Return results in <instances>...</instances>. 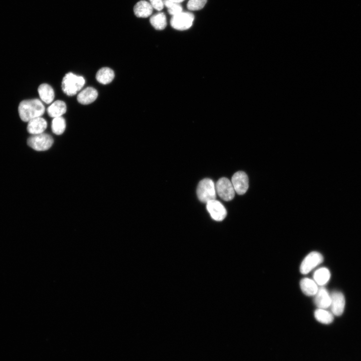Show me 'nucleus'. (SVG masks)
Listing matches in <instances>:
<instances>
[{"label":"nucleus","mask_w":361,"mask_h":361,"mask_svg":"<svg viewBox=\"0 0 361 361\" xmlns=\"http://www.w3.org/2000/svg\"><path fill=\"white\" fill-rule=\"evenodd\" d=\"M51 128L54 134L57 135H62L66 128L65 119L62 116L54 118L52 122Z\"/></svg>","instance_id":"obj_22"},{"label":"nucleus","mask_w":361,"mask_h":361,"mask_svg":"<svg viewBox=\"0 0 361 361\" xmlns=\"http://www.w3.org/2000/svg\"><path fill=\"white\" fill-rule=\"evenodd\" d=\"M231 183L234 190L240 195L245 194L249 187V180L248 175L243 171H239L234 174Z\"/></svg>","instance_id":"obj_8"},{"label":"nucleus","mask_w":361,"mask_h":361,"mask_svg":"<svg viewBox=\"0 0 361 361\" xmlns=\"http://www.w3.org/2000/svg\"><path fill=\"white\" fill-rule=\"evenodd\" d=\"M150 4L156 10L160 11L164 8V0H150Z\"/></svg>","instance_id":"obj_25"},{"label":"nucleus","mask_w":361,"mask_h":361,"mask_svg":"<svg viewBox=\"0 0 361 361\" xmlns=\"http://www.w3.org/2000/svg\"><path fill=\"white\" fill-rule=\"evenodd\" d=\"M216 190L219 196L226 201L232 200L235 196V191L231 181L226 178H222L218 181Z\"/></svg>","instance_id":"obj_6"},{"label":"nucleus","mask_w":361,"mask_h":361,"mask_svg":"<svg viewBox=\"0 0 361 361\" xmlns=\"http://www.w3.org/2000/svg\"><path fill=\"white\" fill-rule=\"evenodd\" d=\"M135 15L139 18H147L153 11V7L146 1H141L136 4L134 9Z\"/></svg>","instance_id":"obj_14"},{"label":"nucleus","mask_w":361,"mask_h":361,"mask_svg":"<svg viewBox=\"0 0 361 361\" xmlns=\"http://www.w3.org/2000/svg\"><path fill=\"white\" fill-rule=\"evenodd\" d=\"M97 96V91L93 87H88L78 94L77 100L82 104H89L94 102Z\"/></svg>","instance_id":"obj_13"},{"label":"nucleus","mask_w":361,"mask_h":361,"mask_svg":"<svg viewBox=\"0 0 361 361\" xmlns=\"http://www.w3.org/2000/svg\"><path fill=\"white\" fill-rule=\"evenodd\" d=\"M18 112L23 121L29 122L34 118L42 116L45 112V106L38 99L24 100L20 102Z\"/></svg>","instance_id":"obj_1"},{"label":"nucleus","mask_w":361,"mask_h":361,"mask_svg":"<svg viewBox=\"0 0 361 361\" xmlns=\"http://www.w3.org/2000/svg\"><path fill=\"white\" fill-rule=\"evenodd\" d=\"M170 1L177 3H181L185 1V0H170Z\"/></svg>","instance_id":"obj_26"},{"label":"nucleus","mask_w":361,"mask_h":361,"mask_svg":"<svg viewBox=\"0 0 361 361\" xmlns=\"http://www.w3.org/2000/svg\"><path fill=\"white\" fill-rule=\"evenodd\" d=\"M66 110L65 103L61 100H57L48 107L47 112L50 117L55 118L61 116L65 113Z\"/></svg>","instance_id":"obj_17"},{"label":"nucleus","mask_w":361,"mask_h":361,"mask_svg":"<svg viewBox=\"0 0 361 361\" xmlns=\"http://www.w3.org/2000/svg\"><path fill=\"white\" fill-rule=\"evenodd\" d=\"M206 207L211 217L215 221H221L227 216L225 207L217 200H214L208 202Z\"/></svg>","instance_id":"obj_9"},{"label":"nucleus","mask_w":361,"mask_h":361,"mask_svg":"<svg viewBox=\"0 0 361 361\" xmlns=\"http://www.w3.org/2000/svg\"><path fill=\"white\" fill-rule=\"evenodd\" d=\"M313 277L317 284L323 287L329 282L331 278V273L328 269L322 268L315 271Z\"/></svg>","instance_id":"obj_19"},{"label":"nucleus","mask_w":361,"mask_h":361,"mask_svg":"<svg viewBox=\"0 0 361 361\" xmlns=\"http://www.w3.org/2000/svg\"><path fill=\"white\" fill-rule=\"evenodd\" d=\"M114 73L112 69L108 67H103L99 69L96 73V79L102 84L110 83L114 78Z\"/></svg>","instance_id":"obj_18"},{"label":"nucleus","mask_w":361,"mask_h":361,"mask_svg":"<svg viewBox=\"0 0 361 361\" xmlns=\"http://www.w3.org/2000/svg\"><path fill=\"white\" fill-rule=\"evenodd\" d=\"M164 5L168 8L169 14L175 16L183 11V8L180 3H177L170 1V0H164Z\"/></svg>","instance_id":"obj_23"},{"label":"nucleus","mask_w":361,"mask_h":361,"mask_svg":"<svg viewBox=\"0 0 361 361\" xmlns=\"http://www.w3.org/2000/svg\"><path fill=\"white\" fill-rule=\"evenodd\" d=\"M324 261L323 256L318 252H312L303 260L300 267V272L303 275L310 273L322 264Z\"/></svg>","instance_id":"obj_7"},{"label":"nucleus","mask_w":361,"mask_h":361,"mask_svg":"<svg viewBox=\"0 0 361 361\" xmlns=\"http://www.w3.org/2000/svg\"><path fill=\"white\" fill-rule=\"evenodd\" d=\"M194 18L193 13L182 11L172 16L170 22L171 25L173 28L177 30H186L192 26Z\"/></svg>","instance_id":"obj_5"},{"label":"nucleus","mask_w":361,"mask_h":361,"mask_svg":"<svg viewBox=\"0 0 361 361\" xmlns=\"http://www.w3.org/2000/svg\"><path fill=\"white\" fill-rule=\"evenodd\" d=\"M207 0H189L187 8L190 11H198L204 8Z\"/></svg>","instance_id":"obj_24"},{"label":"nucleus","mask_w":361,"mask_h":361,"mask_svg":"<svg viewBox=\"0 0 361 361\" xmlns=\"http://www.w3.org/2000/svg\"><path fill=\"white\" fill-rule=\"evenodd\" d=\"M315 297L314 302L318 309H327L330 307L331 296L326 289L324 287L319 289Z\"/></svg>","instance_id":"obj_12"},{"label":"nucleus","mask_w":361,"mask_h":361,"mask_svg":"<svg viewBox=\"0 0 361 361\" xmlns=\"http://www.w3.org/2000/svg\"><path fill=\"white\" fill-rule=\"evenodd\" d=\"M38 91L41 100L46 104L52 102L54 98L55 94L52 87L48 84H41L38 89Z\"/></svg>","instance_id":"obj_16"},{"label":"nucleus","mask_w":361,"mask_h":361,"mask_svg":"<svg viewBox=\"0 0 361 361\" xmlns=\"http://www.w3.org/2000/svg\"><path fill=\"white\" fill-rule=\"evenodd\" d=\"M47 127L46 120L39 117L30 120L27 126V131L32 135L41 134L44 133Z\"/></svg>","instance_id":"obj_11"},{"label":"nucleus","mask_w":361,"mask_h":361,"mask_svg":"<svg viewBox=\"0 0 361 361\" xmlns=\"http://www.w3.org/2000/svg\"><path fill=\"white\" fill-rule=\"evenodd\" d=\"M315 317L318 322L324 324H330L334 319V315L331 312L322 309L316 310Z\"/></svg>","instance_id":"obj_20"},{"label":"nucleus","mask_w":361,"mask_h":361,"mask_svg":"<svg viewBox=\"0 0 361 361\" xmlns=\"http://www.w3.org/2000/svg\"><path fill=\"white\" fill-rule=\"evenodd\" d=\"M331 296V311L334 316H340L344 313L345 307V299L344 295L340 292H334Z\"/></svg>","instance_id":"obj_10"},{"label":"nucleus","mask_w":361,"mask_h":361,"mask_svg":"<svg viewBox=\"0 0 361 361\" xmlns=\"http://www.w3.org/2000/svg\"><path fill=\"white\" fill-rule=\"evenodd\" d=\"M52 137L46 134L32 135L27 141L28 145L37 151H45L49 149L53 144Z\"/></svg>","instance_id":"obj_4"},{"label":"nucleus","mask_w":361,"mask_h":361,"mask_svg":"<svg viewBox=\"0 0 361 361\" xmlns=\"http://www.w3.org/2000/svg\"><path fill=\"white\" fill-rule=\"evenodd\" d=\"M300 286L303 293L307 296H315L319 290L318 285L315 281L309 278L302 280Z\"/></svg>","instance_id":"obj_15"},{"label":"nucleus","mask_w":361,"mask_h":361,"mask_svg":"<svg viewBox=\"0 0 361 361\" xmlns=\"http://www.w3.org/2000/svg\"><path fill=\"white\" fill-rule=\"evenodd\" d=\"M150 23L156 30H164L167 26L166 16L164 13H158L151 17Z\"/></svg>","instance_id":"obj_21"},{"label":"nucleus","mask_w":361,"mask_h":361,"mask_svg":"<svg viewBox=\"0 0 361 361\" xmlns=\"http://www.w3.org/2000/svg\"><path fill=\"white\" fill-rule=\"evenodd\" d=\"M216 186L213 181L209 178L201 180L197 187V194L199 200L203 202H208L216 200Z\"/></svg>","instance_id":"obj_3"},{"label":"nucleus","mask_w":361,"mask_h":361,"mask_svg":"<svg viewBox=\"0 0 361 361\" xmlns=\"http://www.w3.org/2000/svg\"><path fill=\"white\" fill-rule=\"evenodd\" d=\"M85 83V79L82 76L69 72L63 78L62 89L67 95L73 96L82 89Z\"/></svg>","instance_id":"obj_2"}]
</instances>
